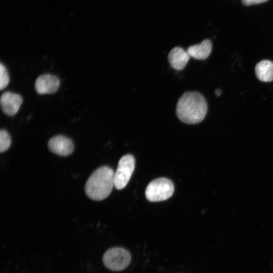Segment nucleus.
Listing matches in <instances>:
<instances>
[{"mask_svg": "<svg viewBox=\"0 0 273 273\" xmlns=\"http://www.w3.org/2000/svg\"><path fill=\"white\" fill-rule=\"evenodd\" d=\"M187 52L183 48L176 47L169 53L168 60L170 66L176 70H181L186 66L190 59Z\"/></svg>", "mask_w": 273, "mask_h": 273, "instance_id": "9", "label": "nucleus"}, {"mask_svg": "<svg viewBox=\"0 0 273 273\" xmlns=\"http://www.w3.org/2000/svg\"><path fill=\"white\" fill-rule=\"evenodd\" d=\"M11 140L9 133L5 130L0 131V152H3L7 150L11 145Z\"/></svg>", "mask_w": 273, "mask_h": 273, "instance_id": "12", "label": "nucleus"}, {"mask_svg": "<svg viewBox=\"0 0 273 273\" xmlns=\"http://www.w3.org/2000/svg\"><path fill=\"white\" fill-rule=\"evenodd\" d=\"M212 43L208 39H205L200 44L190 46L187 52L190 57L197 60H204L210 54Z\"/></svg>", "mask_w": 273, "mask_h": 273, "instance_id": "10", "label": "nucleus"}, {"mask_svg": "<svg viewBox=\"0 0 273 273\" xmlns=\"http://www.w3.org/2000/svg\"><path fill=\"white\" fill-rule=\"evenodd\" d=\"M130 260L129 252L120 247L109 249L103 257L104 265L113 271H120L125 269L129 264Z\"/></svg>", "mask_w": 273, "mask_h": 273, "instance_id": "4", "label": "nucleus"}, {"mask_svg": "<svg viewBox=\"0 0 273 273\" xmlns=\"http://www.w3.org/2000/svg\"><path fill=\"white\" fill-rule=\"evenodd\" d=\"M255 72L257 78L263 82L273 80V62L263 60L258 62L255 67Z\"/></svg>", "mask_w": 273, "mask_h": 273, "instance_id": "11", "label": "nucleus"}, {"mask_svg": "<svg viewBox=\"0 0 273 273\" xmlns=\"http://www.w3.org/2000/svg\"><path fill=\"white\" fill-rule=\"evenodd\" d=\"M221 90L218 88L215 90V94L216 96H219L221 95Z\"/></svg>", "mask_w": 273, "mask_h": 273, "instance_id": "15", "label": "nucleus"}, {"mask_svg": "<svg viewBox=\"0 0 273 273\" xmlns=\"http://www.w3.org/2000/svg\"><path fill=\"white\" fill-rule=\"evenodd\" d=\"M60 85L59 78L54 75L46 74L37 77L35 83L36 92L40 95L54 94Z\"/></svg>", "mask_w": 273, "mask_h": 273, "instance_id": "6", "label": "nucleus"}, {"mask_svg": "<svg viewBox=\"0 0 273 273\" xmlns=\"http://www.w3.org/2000/svg\"><path fill=\"white\" fill-rule=\"evenodd\" d=\"M114 187V171L108 166L96 169L89 177L85 186L86 195L97 201L106 198Z\"/></svg>", "mask_w": 273, "mask_h": 273, "instance_id": "2", "label": "nucleus"}, {"mask_svg": "<svg viewBox=\"0 0 273 273\" xmlns=\"http://www.w3.org/2000/svg\"><path fill=\"white\" fill-rule=\"evenodd\" d=\"M135 166L133 156L127 154L119 161L117 168L114 172V187L118 190L123 189L129 181Z\"/></svg>", "mask_w": 273, "mask_h": 273, "instance_id": "5", "label": "nucleus"}, {"mask_svg": "<svg viewBox=\"0 0 273 273\" xmlns=\"http://www.w3.org/2000/svg\"><path fill=\"white\" fill-rule=\"evenodd\" d=\"M174 192L172 182L164 177L150 182L145 191L146 198L151 202H159L169 198Z\"/></svg>", "mask_w": 273, "mask_h": 273, "instance_id": "3", "label": "nucleus"}, {"mask_svg": "<svg viewBox=\"0 0 273 273\" xmlns=\"http://www.w3.org/2000/svg\"><path fill=\"white\" fill-rule=\"evenodd\" d=\"M48 147L52 152L62 156L70 155L74 149L72 141L61 135L52 138L49 141Z\"/></svg>", "mask_w": 273, "mask_h": 273, "instance_id": "8", "label": "nucleus"}, {"mask_svg": "<svg viewBox=\"0 0 273 273\" xmlns=\"http://www.w3.org/2000/svg\"><path fill=\"white\" fill-rule=\"evenodd\" d=\"M21 95L11 92H6L1 97V105L3 112L8 116H13L19 111L22 103Z\"/></svg>", "mask_w": 273, "mask_h": 273, "instance_id": "7", "label": "nucleus"}, {"mask_svg": "<svg viewBox=\"0 0 273 273\" xmlns=\"http://www.w3.org/2000/svg\"><path fill=\"white\" fill-rule=\"evenodd\" d=\"M268 0H241L242 3L247 6L265 3Z\"/></svg>", "mask_w": 273, "mask_h": 273, "instance_id": "14", "label": "nucleus"}, {"mask_svg": "<svg viewBox=\"0 0 273 273\" xmlns=\"http://www.w3.org/2000/svg\"><path fill=\"white\" fill-rule=\"evenodd\" d=\"M207 111L205 99L197 92L184 93L178 100L176 114L178 119L187 124H197L205 118Z\"/></svg>", "mask_w": 273, "mask_h": 273, "instance_id": "1", "label": "nucleus"}, {"mask_svg": "<svg viewBox=\"0 0 273 273\" xmlns=\"http://www.w3.org/2000/svg\"><path fill=\"white\" fill-rule=\"evenodd\" d=\"M9 75L5 66L1 63L0 64V89H4L9 82Z\"/></svg>", "mask_w": 273, "mask_h": 273, "instance_id": "13", "label": "nucleus"}]
</instances>
